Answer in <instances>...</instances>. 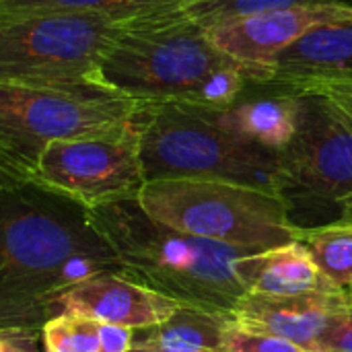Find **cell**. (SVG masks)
<instances>
[{"label": "cell", "instance_id": "obj_1", "mask_svg": "<svg viewBox=\"0 0 352 352\" xmlns=\"http://www.w3.org/2000/svg\"><path fill=\"white\" fill-rule=\"evenodd\" d=\"M107 272L118 258L87 208L33 184L0 188V332H41L60 295Z\"/></svg>", "mask_w": 352, "mask_h": 352}, {"label": "cell", "instance_id": "obj_2", "mask_svg": "<svg viewBox=\"0 0 352 352\" xmlns=\"http://www.w3.org/2000/svg\"><path fill=\"white\" fill-rule=\"evenodd\" d=\"M89 214L113 248L120 274L179 307L231 316L248 293L237 264L256 250L173 231L144 214L136 200Z\"/></svg>", "mask_w": 352, "mask_h": 352}, {"label": "cell", "instance_id": "obj_3", "mask_svg": "<svg viewBox=\"0 0 352 352\" xmlns=\"http://www.w3.org/2000/svg\"><path fill=\"white\" fill-rule=\"evenodd\" d=\"M136 126L146 182L221 179L285 196L283 155L227 130L212 107L140 101Z\"/></svg>", "mask_w": 352, "mask_h": 352}, {"label": "cell", "instance_id": "obj_4", "mask_svg": "<svg viewBox=\"0 0 352 352\" xmlns=\"http://www.w3.org/2000/svg\"><path fill=\"white\" fill-rule=\"evenodd\" d=\"M138 107L101 82H0V188L31 184L52 142L124 130Z\"/></svg>", "mask_w": 352, "mask_h": 352}, {"label": "cell", "instance_id": "obj_5", "mask_svg": "<svg viewBox=\"0 0 352 352\" xmlns=\"http://www.w3.org/2000/svg\"><path fill=\"white\" fill-rule=\"evenodd\" d=\"M248 66L223 54L179 8L130 19L105 52L99 78L136 101H194L219 70Z\"/></svg>", "mask_w": 352, "mask_h": 352}, {"label": "cell", "instance_id": "obj_6", "mask_svg": "<svg viewBox=\"0 0 352 352\" xmlns=\"http://www.w3.org/2000/svg\"><path fill=\"white\" fill-rule=\"evenodd\" d=\"M153 221L217 243L266 252L297 241L289 200L260 188L221 179H155L138 194Z\"/></svg>", "mask_w": 352, "mask_h": 352}, {"label": "cell", "instance_id": "obj_7", "mask_svg": "<svg viewBox=\"0 0 352 352\" xmlns=\"http://www.w3.org/2000/svg\"><path fill=\"white\" fill-rule=\"evenodd\" d=\"M124 23L70 12L0 10V82H101L99 64Z\"/></svg>", "mask_w": 352, "mask_h": 352}, {"label": "cell", "instance_id": "obj_8", "mask_svg": "<svg viewBox=\"0 0 352 352\" xmlns=\"http://www.w3.org/2000/svg\"><path fill=\"white\" fill-rule=\"evenodd\" d=\"M295 93L299 130L280 153L287 190L340 202L352 192V82L316 85Z\"/></svg>", "mask_w": 352, "mask_h": 352}, {"label": "cell", "instance_id": "obj_9", "mask_svg": "<svg viewBox=\"0 0 352 352\" xmlns=\"http://www.w3.org/2000/svg\"><path fill=\"white\" fill-rule=\"evenodd\" d=\"M31 184L87 210L138 200L146 179L136 120L111 134L52 142L41 153Z\"/></svg>", "mask_w": 352, "mask_h": 352}, {"label": "cell", "instance_id": "obj_10", "mask_svg": "<svg viewBox=\"0 0 352 352\" xmlns=\"http://www.w3.org/2000/svg\"><path fill=\"white\" fill-rule=\"evenodd\" d=\"M349 19H352V2L309 4L245 16L212 27L206 33L229 58L248 66L266 68L276 54L311 29Z\"/></svg>", "mask_w": 352, "mask_h": 352}, {"label": "cell", "instance_id": "obj_11", "mask_svg": "<svg viewBox=\"0 0 352 352\" xmlns=\"http://www.w3.org/2000/svg\"><path fill=\"white\" fill-rule=\"evenodd\" d=\"M179 305L118 272L89 278L54 303L52 318L76 316L105 326L142 330L169 320Z\"/></svg>", "mask_w": 352, "mask_h": 352}, {"label": "cell", "instance_id": "obj_12", "mask_svg": "<svg viewBox=\"0 0 352 352\" xmlns=\"http://www.w3.org/2000/svg\"><path fill=\"white\" fill-rule=\"evenodd\" d=\"M352 82V19L311 29L276 54L260 87L297 91L316 85Z\"/></svg>", "mask_w": 352, "mask_h": 352}, {"label": "cell", "instance_id": "obj_13", "mask_svg": "<svg viewBox=\"0 0 352 352\" xmlns=\"http://www.w3.org/2000/svg\"><path fill=\"white\" fill-rule=\"evenodd\" d=\"M351 297L344 291L301 297L245 293L235 305L231 320L248 330L278 336L314 352L316 342L349 305Z\"/></svg>", "mask_w": 352, "mask_h": 352}, {"label": "cell", "instance_id": "obj_14", "mask_svg": "<svg viewBox=\"0 0 352 352\" xmlns=\"http://www.w3.org/2000/svg\"><path fill=\"white\" fill-rule=\"evenodd\" d=\"M237 268L248 293L301 297L340 291L320 272L314 258L299 241L243 256Z\"/></svg>", "mask_w": 352, "mask_h": 352}, {"label": "cell", "instance_id": "obj_15", "mask_svg": "<svg viewBox=\"0 0 352 352\" xmlns=\"http://www.w3.org/2000/svg\"><path fill=\"white\" fill-rule=\"evenodd\" d=\"M217 116L219 122L239 138L283 153L299 130L301 105L295 93L274 91V95L262 99H250L227 109H217Z\"/></svg>", "mask_w": 352, "mask_h": 352}, {"label": "cell", "instance_id": "obj_16", "mask_svg": "<svg viewBox=\"0 0 352 352\" xmlns=\"http://www.w3.org/2000/svg\"><path fill=\"white\" fill-rule=\"evenodd\" d=\"M229 316L179 307L169 320L134 330L132 349L161 352H223V330Z\"/></svg>", "mask_w": 352, "mask_h": 352}, {"label": "cell", "instance_id": "obj_17", "mask_svg": "<svg viewBox=\"0 0 352 352\" xmlns=\"http://www.w3.org/2000/svg\"><path fill=\"white\" fill-rule=\"evenodd\" d=\"M186 0H0L4 12H70L130 21L177 10Z\"/></svg>", "mask_w": 352, "mask_h": 352}, {"label": "cell", "instance_id": "obj_18", "mask_svg": "<svg viewBox=\"0 0 352 352\" xmlns=\"http://www.w3.org/2000/svg\"><path fill=\"white\" fill-rule=\"evenodd\" d=\"M297 241L309 252L320 272L340 291L352 295V223H334L297 231Z\"/></svg>", "mask_w": 352, "mask_h": 352}, {"label": "cell", "instance_id": "obj_19", "mask_svg": "<svg viewBox=\"0 0 352 352\" xmlns=\"http://www.w3.org/2000/svg\"><path fill=\"white\" fill-rule=\"evenodd\" d=\"M332 2H351V0H186L179 10L194 21L204 31L239 21L245 16L272 12L291 6H309V4H332Z\"/></svg>", "mask_w": 352, "mask_h": 352}, {"label": "cell", "instance_id": "obj_20", "mask_svg": "<svg viewBox=\"0 0 352 352\" xmlns=\"http://www.w3.org/2000/svg\"><path fill=\"white\" fill-rule=\"evenodd\" d=\"M101 342V324L76 318L56 316L41 328L43 352H97Z\"/></svg>", "mask_w": 352, "mask_h": 352}, {"label": "cell", "instance_id": "obj_21", "mask_svg": "<svg viewBox=\"0 0 352 352\" xmlns=\"http://www.w3.org/2000/svg\"><path fill=\"white\" fill-rule=\"evenodd\" d=\"M223 352H309L307 349L289 342L278 336L262 334L239 326L237 322L227 318L223 330Z\"/></svg>", "mask_w": 352, "mask_h": 352}, {"label": "cell", "instance_id": "obj_22", "mask_svg": "<svg viewBox=\"0 0 352 352\" xmlns=\"http://www.w3.org/2000/svg\"><path fill=\"white\" fill-rule=\"evenodd\" d=\"M314 352H352V297L324 336L316 342Z\"/></svg>", "mask_w": 352, "mask_h": 352}, {"label": "cell", "instance_id": "obj_23", "mask_svg": "<svg viewBox=\"0 0 352 352\" xmlns=\"http://www.w3.org/2000/svg\"><path fill=\"white\" fill-rule=\"evenodd\" d=\"M0 352H43L39 330L0 332Z\"/></svg>", "mask_w": 352, "mask_h": 352}, {"label": "cell", "instance_id": "obj_24", "mask_svg": "<svg viewBox=\"0 0 352 352\" xmlns=\"http://www.w3.org/2000/svg\"><path fill=\"white\" fill-rule=\"evenodd\" d=\"M132 340H134V330L101 324V342L97 352H130Z\"/></svg>", "mask_w": 352, "mask_h": 352}, {"label": "cell", "instance_id": "obj_25", "mask_svg": "<svg viewBox=\"0 0 352 352\" xmlns=\"http://www.w3.org/2000/svg\"><path fill=\"white\" fill-rule=\"evenodd\" d=\"M338 204H340V208H342L340 223H352V192L349 196H344Z\"/></svg>", "mask_w": 352, "mask_h": 352}, {"label": "cell", "instance_id": "obj_26", "mask_svg": "<svg viewBox=\"0 0 352 352\" xmlns=\"http://www.w3.org/2000/svg\"><path fill=\"white\" fill-rule=\"evenodd\" d=\"M130 352H161V351H144V349H132Z\"/></svg>", "mask_w": 352, "mask_h": 352}]
</instances>
